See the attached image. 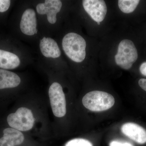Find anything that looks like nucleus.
<instances>
[{
  "mask_svg": "<svg viewBox=\"0 0 146 146\" xmlns=\"http://www.w3.org/2000/svg\"><path fill=\"white\" fill-rule=\"evenodd\" d=\"M110 146H133L132 144L127 142L118 141H112L110 144Z\"/></svg>",
  "mask_w": 146,
  "mask_h": 146,
  "instance_id": "17",
  "label": "nucleus"
},
{
  "mask_svg": "<svg viewBox=\"0 0 146 146\" xmlns=\"http://www.w3.org/2000/svg\"><path fill=\"white\" fill-rule=\"evenodd\" d=\"M21 82V78L16 73L0 69V89L15 88Z\"/></svg>",
  "mask_w": 146,
  "mask_h": 146,
  "instance_id": "12",
  "label": "nucleus"
},
{
  "mask_svg": "<svg viewBox=\"0 0 146 146\" xmlns=\"http://www.w3.org/2000/svg\"><path fill=\"white\" fill-rule=\"evenodd\" d=\"M138 57L137 49L131 40L124 39L120 42L115 56L117 65L124 70H129Z\"/></svg>",
  "mask_w": 146,
  "mask_h": 146,
  "instance_id": "3",
  "label": "nucleus"
},
{
  "mask_svg": "<svg viewBox=\"0 0 146 146\" xmlns=\"http://www.w3.org/2000/svg\"><path fill=\"white\" fill-rule=\"evenodd\" d=\"M98 25H100V23H98Z\"/></svg>",
  "mask_w": 146,
  "mask_h": 146,
  "instance_id": "20",
  "label": "nucleus"
},
{
  "mask_svg": "<svg viewBox=\"0 0 146 146\" xmlns=\"http://www.w3.org/2000/svg\"><path fill=\"white\" fill-rule=\"evenodd\" d=\"M35 121L31 110L25 107L20 108L15 113L9 114L7 117V123L11 127L20 131L31 129Z\"/></svg>",
  "mask_w": 146,
  "mask_h": 146,
  "instance_id": "4",
  "label": "nucleus"
},
{
  "mask_svg": "<svg viewBox=\"0 0 146 146\" xmlns=\"http://www.w3.org/2000/svg\"><path fill=\"white\" fill-rule=\"evenodd\" d=\"M62 47L65 54L70 59L76 63H80L86 57V41L77 33H70L62 40Z\"/></svg>",
  "mask_w": 146,
  "mask_h": 146,
  "instance_id": "1",
  "label": "nucleus"
},
{
  "mask_svg": "<svg viewBox=\"0 0 146 146\" xmlns=\"http://www.w3.org/2000/svg\"><path fill=\"white\" fill-rule=\"evenodd\" d=\"M62 6V3L59 0H46L36 5V10L40 15L46 14L49 23L54 24L57 21L56 14L60 12Z\"/></svg>",
  "mask_w": 146,
  "mask_h": 146,
  "instance_id": "7",
  "label": "nucleus"
},
{
  "mask_svg": "<svg viewBox=\"0 0 146 146\" xmlns=\"http://www.w3.org/2000/svg\"><path fill=\"white\" fill-rule=\"evenodd\" d=\"M42 54L47 58H57L60 56L61 52L56 42L50 37H44L39 44Z\"/></svg>",
  "mask_w": 146,
  "mask_h": 146,
  "instance_id": "11",
  "label": "nucleus"
},
{
  "mask_svg": "<svg viewBox=\"0 0 146 146\" xmlns=\"http://www.w3.org/2000/svg\"><path fill=\"white\" fill-rule=\"evenodd\" d=\"M10 3L9 0H0V12H4L8 10Z\"/></svg>",
  "mask_w": 146,
  "mask_h": 146,
  "instance_id": "16",
  "label": "nucleus"
},
{
  "mask_svg": "<svg viewBox=\"0 0 146 146\" xmlns=\"http://www.w3.org/2000/svg\"><path fill=\"white\" fill-rule=\"evenodd\" d=\"M65 146H93L91 143L82 138H76L68 141Z\"/></svg>",
  "mask_w": 146,
  "mask_h": 146,
  "instance_id": "15",
  "label": "nucleus"
},
{
  "mask_svg": "<svg viewBox=\"0 0 146 146\" xmlns=\"http://www.w3.org/2000/svg\"><path fill=\"white\" fill-rule=\"evenodd\" d=\"M122 132L126 136L140 144L146 143V130L137 124L127 123L123 125Z\"/></svg>",
  "mask_w": 146,
  "mask_h": 146,
  "instance_id": "9",
  "label": "nucleus"
},
{
  "mask_svg": "<svg viewBox=\"0 0 146 146\" xmlns=\"http://www.w3.org/2000/svg\"><path fill=\"white\" fill-rule=\"evenodd\" d=\"M82 103L87 109L93 112H102L108 110L115 103L114 97L111 94L100 91H91L83 97Z\"/></svg>",
  "mask_w": 146,
  "mask_h": 146,
  "instance_id": "2",
  "label": "nucleus"
},
{
  "mask_svg": "<svg viewBox=\"0 0 146 146\" xmlns=\"http://www.w3.org/2000/svg\"><path fill=\"white\" fill-rule=\"evenodd\" d=\"M21 60L13 53L0 50V68L6 70L15 69L19 66Z\"/></svg>",
  "mask_w": 146,
  "mask_h": 146,
  "instance_id": "13",
  "label": "nucleus"
},
{
  "mask_svg": "<svg viewBox=\"0 0 146 146\" xmlns=\"http://www.w3.org/2000/svg\"><path fill=\"white\" fill-rule=\"evenodd\" d=\"M140 71L143 75L146 76V62L142 63L140 68Z\"/></svg>",
  "mask_w": 146,
  "mask_h": 146,
  "instance_id": "19",
  "label": "nucleus"
},
{
  "mask_svg": "<svg viewBox=\"0 0 146 146\" xmlns=\"http://www.w3.org/2000/svg\"><path fill=\"white\" fill-rule=\"evenodd\" d=\"M48 94L54 115L57 117H64L66 113V102L61 85L58 82H54L50 86Z\"/></svg>",
  "mask_w": 146,
  "mask_h": 146,
  "instance_id": "5",
  "label": "nucleus"
},
{
  "mask_svg": "<svg viewBox=\"0 0 146 146\" xmlns=\"http://www.w3.org/2000/svg\"><path fill=\"white\" fill-rule=\"evenodd\" d=\"M82 5L86 13L97 23L104 20L107 12L106 3L103 0H84Z\"/></svg>",
  "mask_w": 146,
  "mask_h": 146,
  "instance_id": "6",
  "label": "nucleus"
},
{
  "mask_svg": "<svg viewBox=\"0 0 146 146\" xmlns=\"http://www.w3.org/2000/svg\"><path fill=\"white\" fill-rule=\"evenodd\" d=\"M139 2V0H119L118 6L123 13H129L135 10Z\"/></svg>",
  "mask_w": 146,
  "mask_h": 146,
  "instance_id": "14",
  "label": "nucleus"
},
{
  "mask_svg": "<svg viewBox=\"0 0 146 146\" xmlns=\"http://www.w3.org/2000/svg\"><path fill=\"white\" fill-rule=\"evenodd\" d=\"M138 84L143 90L146 91V79L142 78L139 80Z\"/></svg>",
  "mask_w": 146,
  "mask_h": 146,
  "instance_id": "18",
  "label": "nucleus"
},
{
  "mask_svg": "<svg viewBox=\"0 0 146 146\" xmlns=\"http://www.w3.org/2000/svg\"><path fill=\"white\" fill-rule=\"evenodd\" d=\"M3 136L0 138V146H16L23 143V134L13 128H7L3 131Z\"/></svg>",
  "mask_w": 146,
  "mask_h": 146,
  "instance_id": "10",
  "label": "nucleus"
},
{
  "mask_svg": "<svg viewBox=\"0 0 146 146\" xmlns=\"http://www.w3.org/2000/svg\"><path fill=\"white\" fill-rule=\"evenodd\" d=\"M36 19L35 11L32 9H27L23 15L21 23L20 29L24 34L32 36L37 33Z\"/></svg>",
  "mask_w": 146,
  "mask_h": 146,
  "instance_id": "8",
  "label": "nucleus"
}]
</instances>
